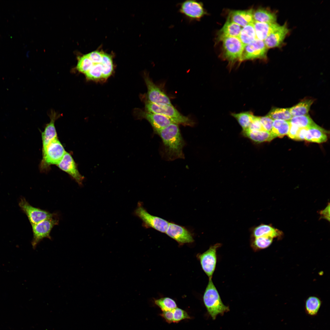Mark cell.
Instances as JSON below:
<instances>
[{
    "instance_id": "cell-1",
    "label": "cell",
    "mask_w": 330,
    "mask_h": 330,
    "mask_svg": "<svg viewBox=\"0 0 330 330\" xmlns=\"http://www.w3.org/2000/svg\"><path fill=\"white\" fill-rule=\"evenodd\" d=\"M154 133L162 140L164 156L166 160L172 161L184 158L183 149L185 143L178 124L172 123Z\"/></svg>"
},
{
    "instance_id": "cell-2",
    "label": "cell",
    "mask_w": 330,
    "mask_h": 330,
    "mask_svg": "<svg viewBox=\"0 0 330 330\" xmlns=\"http://www.w3.org/2000/svg\"><path fill=\"white\" fill-rule=\"evenodd\" d=\"M204 303L209 315L213 320L218 314L223 315L229 311L228 306L224 305L212 279L209 282L204 293Z\"/></svg>"
},
{
    "instance_id": "cell-3",
    "label": "cell",
    "mask_w": 330,
    "mask_h": 330,
    "mask_svg": "<svg viewBox=\"0 0 330 330\" xmlns=\"http://www.w3.org/2000/svg\"><path fill=\"white\" fill-rule=\"evenodd\" d=\"M145 109L148 112L165 116L178 125L192 127L195 124L193 120L182 115L172 105L157 104L147 101Z\"/></svg>"
},
{
    "instance_id": "cell-4",
    "label": "cell",
    "mask_w": 330,
    "mask_h": 330,
    "mask_svg": "<svg viewBox=\"0 0 330 330\" xmlns=\"http://www.w3.org/2000/svg\"><path fill=\"white\" fill-rule=\"evenodd\" d=\"M66 152L57 138L52 140L42 148V158L40 166L41 170H46L51 165H57Z\"/></svg>"
},
{
    "instance_id": "cell-5",
    "label": "cell",
    "mask_w": 330,
    "mask_h": 330,
    "mask_svg": "<svg viewBox=\"0 0 330 330\" xmlns=\"http://www.w3.org/2000/svg\"><path fill=\"white\" fill-rule=\"evenodd\" d=\"M134 213L142 221V225L145 227L151 228L160 232L165 233L169 222L161 218L150 214L141 203H138Z\"/></svg>"
},
{
    "instance_id": "cell-6",
    "label": "cell",
    "mask_w": 330,
    "mask_h": 330,
    "mask_svg": "<svg viewBox=\"0 0 330 330\" xmlns=\"http://www.w3.org/2000/svg\"><path fill=\"white\" fill-rule=\"evenodd\" d=\"M53 217L46 219L37 224L31 225L33 233V238L31 244L35 249L38 244L44 238L52 240L50 232L55 225L58 224L59 220Z\"/></svg>"
},
{
    "instance_id": "cell-7",
    "label": "cell",
    "mask_w": 330,
    "mask_h": 330,
    "mask_svg": "<svg viewBox=\"0 0 330 330\" xmlns=\"http://www.w3.org/2000/svg\"><path fill=\"white\" fill-rule=\"evenodd\" d=\"M225 58L231 62L240 60L244 46L238 37H227L222 39Z\"/></svg>"
},
{
    "instance_id": "cell-8",
    "label": "cell",
    "mask_w": 330,
    "mask_h": 330,
    "mask_svg": "<svg viewBox=\"0 0 330 330\" xmlns=\"http://www.w3.org/2000/svg\"><path fill=\"white\" fill-rule=\"evenodd\" d=\"M179 12L190 22L200 20L206 13L202 3L187 0L179 4Z\"/></svg>"
},
{
    "instance_id": "cell-9",
    "label": "cell",
    "mask_w": 330,
    "mask_h": 330,
    "mask_svg": "<svg viewBox=\"0 0 330 330\" xmlns=\"http://www.w3.org/2000/svg\"><path fill=\"white\" fill-rule=\"evenodd\" d=\"M267 49L263 41L256 38L252 42L244 46L240 61L266 59Z\"/></svg>"
},
{
    "instance_id": "cell-10",
    "label": "cell",
    "mask_w": 330,
    "mask_h": 330,
    "mask_svg": "<svg viewBox=\"0 0 330 330\" xmlns=\"http://www.w3.org/2000/svg\"><path fill=\"white\" fill-rule=\"evenodd\" d=\"M221 245V244L217 243L211 246L199 256L202 269L209 279H212L215 271L217 259V250Z\"/></svg>"
},
{
    "instance_id": "cell-11",
    "label": "cell",
    "mask_w": 330,
    "mask_h": 330,
    "mask_svg": "<svg viewBox=\"0 0 330 330\" xmlns=\"http://www.w3.org/2000/svg\"><path fill=\"white\" fill-rule=\"evenodd\" d=\"M19 206L27 216L31 225L52 218L55 215L46 210L33 207L24 198L21 199Z\"/></svg>"
},
{
    "instance_id": "cell-12",
    "label": "cell",
    "mask_w": 330,
    "mask_h": 330,
    "mask_svg": "<svg viewBox=\"0 0 330 330\" xmlns=\"http://www.w3.org/2000/svg\"><path fill=\"white\" fill-rule=\"evenodd\" d=\"M144 79L147 88V101L157 104L172 105L169 97L148 76H145Z\"/></svg>"
},
{
    "instance_id": "cell-13",
    "label": "cell",
    "mask_w": 330,
    "mask_h": 330,
    "mask_svg": "<svg viewBox=\"0 0 330 330\" xmlns=\"http://www.w3.org/2000/svg\"><path fill=\"white\" fill-rule=\"evenodd\" d=\"M57 166L61 170L69 174L79 185H82L84 177L79 172L75 161L69 153L65 152Z\"/></svg>"
},
{
    "instance_id": "cell-14",
    "label": "cell",
    "mask_w": 330,
    "mask_h": 330,
    "mask_svg": "<svg viewBox=\"0 0 330 330\" xmlns=\"http://www.w3.org/2000/svg\"><path fill=\"white\" fill-rule=\"evenodd\" d=\"M165 233L181 244L192 243L194 241L192 234L188 230L174 223L169 222Z\"/></svg>"
},
{
    "instance_id": "cell-15",
    "label": "cell",
    "mask_w": 330,
    "mask_h": 330,
    "mask_svg": "<svg viewBox=\"0 0 330 330\" xmlns=\"http://www.w3.org/2000/svg\"><path fill=\"white\" fill-rule=\"evenodd\" d=\"M289 32L285 23L278 25L273 31L264 41L267 49L278 47L282 44Z\"/></svg>"
},
{
    "instance_id": "cell-16",
    "label": "cell",
    "mask_w": 330,
    "mask_h": 330,
    "mask_svg": "<svg viewBox=\"0 0 330 330\" xmlns=\"http://www.w3.org/2000/svg\"><path fill=\"white\" fill-rule=\"evenodd\" d=\"M140 116L141 118L146 119L149 122L153 128L154 133L174 123L165 116L146 111H141Z\"/></svg>"
},
{
    "instance_id": "cell-17",
    "label": "cell",
    "mask_w": 330,
    "mask_h": 330,
    "mask_svg": "<svg viewBox=\"0 0 330 330\" xmlns=\"http://www.w3.org/2000/svg\"><path fill=\"white\" fill-rule=\"evenodd\" d=\"M250 232L251 237H252L267 236L273 238L277 237L280 239L283 234L281 231L275 228L271 225L263 224L252 227L250 229Z\"/></svg>"
},
{
    "instance_id": "cell-18",
    "label": "cell",
    "mask_w": 330,
    "mask_h": 330,
    "mask_svg": "<svg viewBox=\"0 0 330 330\" xmlns=\"http://www.w3.org/2000/svg\"><path fill=\"white\" fill-rule=\"evenodd\" d=\"M253 11L252 9L232 11L230 12L227 19L241 27H244L254 22Z\"/></svg>"
},
{
    "instance_id": "cell-19",
    "label": "cell",
    "mask_w": 330,
    "mask_h": 330,
    "mask_svg": "<svg viewBox=\"0 0 330 330\" xmlns=\"http://www.w3.org/2000/svg\"><path fill=\"white\" fill-rule=\"evenodd\" d=\"M328 131L315 123L308 127L305 140L310 142L322 143L328 139Z\"/></svg>"
},
{
    "instance_id": "cell-20",
    "label": "cell",
    "mask_w": 330,
    "mask_h": 330,
    "mask_svg": "<svg viewBox=\"0 0 330 330\" xmlns=\"http://www.w3.org/2000/svg\"><path fill=\"white\" fill-rule=\"evenodd\" d=\"M59 116L54 112H52L50 116V120L47 124L42 133V148L46 147L52 140L57 138L55 126V122Z\"/></svg>"
},
{
    "instance_id": "cell-21",
    "label": "cell",
    "mask_w": 330,
    "mask_h": 330,
    "mask_svg": "<svg viewBox=\"0 0 330 330\" xmlns=\"http://www.w3.org/2000/svg\"><path fill=\"white\" fill-rule=\"evenodd\" d=\"M242 133L244 136L257 144L266 141H270L274 138L270 132L264 130H247L242 131Z\"/></svg>"
},
{
    "instance_id": "cell-22",
    "label": "cell",
    "mask_w": 330,
    "mask_h": 330,
    "mask_svg": "<svg viewBox=\"0 0 330 330\" xmlns=\"http://www.w3.org/2000/svg\"><path fill=\"white\" fill-rule=\"evenodd\" d=\"M256 38L264 41L269 34L279 25L277 23H266L254 21L253 23Z\"/></svg>"
},
{
    "instance_id": "cell-23",
    "label": "cell",
    "mask_w": 330,
    "mask_h": 330,
    "mask_svg": "<svg viewBox=\"0 0 330 330\" xmlns=\"http://www.w3.org/2000/svg\"><path fill=\"white\" fill-rule=\"evenodd\" d=\"M241 29L240 26L227 19L219 32L218 39L221 41L227 37H238Z\"/></svg>"
},
{
    "instance_id": "cell-24",
    "label": "cell",
    "mask_w": 330,
    "mask_h": 330,
    "mask_svg": "<svg viewBox=\"0 0 330 330\" xmlns=\"http://www.w3.org/2000/svg\"><path fill=\"white\" fill-rule=\"evenodd\" d=\"M254 21L274 23H276L277 15L275 13L263 8L258 9L253 11Z\"/></svg>"
},
{
    "instance_id": "cell-25",
    "label": "cell",
    "mask_w": 330,
    "mask_h": 330,
    "mask_svg": "<svg viewBox=\"0 0 330 330\" xmlns=\"http://www.w3.org/2000/svg\"><path fill=\"white\" fill-rule=\"evenodd\" d=\"M290 123L289 121L281 120L273 121L271 133L274 138L282 137L287 135L289 130Z\"/></svg>"
},
{
    "instance_id": "cell-26",
    "label": "cell",
    "mask_w": 330,
    "mask_h": 330,
    "mask_svg": "<svg viewBox=\"0 0 330 330\" xmlns=\"http://www.w3.org/2000/svg\"><path fill=\"white\" fill-rule=\"evenodd\" d=\"M238 38L244 46L254 41L256 38L253 23L243 27Z\"/></svg>"
},
{
    "instance_id": "cell-27",
    "label": "cell",
    "mask_w": 330,
    "mask_h": 330,
    "mask_svg": "<svg viewBox=\"0 0 330 330\" xmlns=\"http://www.w3.org/2000/svg\"><path fill=\"white\" fill-rule=\"evenodd\" d=\"M313 102L312 100H305L289 108L292 117L307 115Z\"/></svg>"
},
{
    "instance_id": "cell-28",
    "label": "cell",
    "mask_w": 330,
    "mask_h": 330,
    "mask_svg": "<svg viewBox=\"0 0 330 330\" xmlns=\"http://www.w3.org/2000/svg\"><path fill=\"white\" fill-rule=\"evenodd\" d=\"M232 115L237 121L243 130L248 129L255 116L251 112H246L238 113H232Z\"/></svg>"
},
{
    "instance_id": "cell-29",
    "label": "cell",
    "mask_w": 330,
    "mask_h": 330,
    "mask_svg": "<svg viewBox=\"0 0 330 330\" xmlns=\"http://www.w3.org/2000/svg\"><path fill=\"white\" fill-rule=\"evenodd\" d=\"M251 245L255 251L266 248L272 244L273 238L267 236L251 237Z\"/></svg>"
},
{
    "instance_id": "cell-30",
    "label": "cell",
    "mask_w": 330,
    "mask_h": 330,
    "mask_svg": "<svg viewBox=\"0 0 330 330\" xmlns=\"http://www.w3.org/2000/svg\"><path fill=\"white\" fill-rule=\"evenodd\" d=\"M273 120H281L289 121L292 117L289 108H273L267 115Z\"/></svg>"
},
{
    "instance_id": "cell-31",
    "label": "cell",
    "mask_w": 330,
    "mask_h": 330,
    "mask_svg": "<svg viewBox=\"0 0 330 330\" xmlns=\"http://www.w3.org/2000/svg\"><path fill=\"white\" fill-rule=\"evenodd\" d=\"M102 68V78L106 79L112 74L113 70V65L111 56L103 53L102 60L101 63Z\"/></svg>"
},
{
    "instance_id": "cell-32",
    "label": "cell",
    "mask_w": 330,
    "mask_h": 330,
    "mask_svg": "<svg viewBox=\"0 0 330 330\" xmlns=\"http://www.w3.org/2000/svg\"><path fill=\"white\" fill-rule=\"evenodd\" d=\"M321 305V301L317 297H309L306 302V308L308 313L311 315L316 314Z\"/></svg>"
},
{
    "instance_id": "cell-33",
    "label": "cell",
    "mask_w": 330,
    "mask_h": 330,
    "mask_svg": "<svg viewBox=\"0 0 330 330\" xmlns=\"http://www.w3.org/2000/svg\"><path fill=\"white\" fill-rule=\"evenodd\" d=\"M289 121L299 128H308L315 123L308 115L292 117Z\"/></svg>"
},
{
    "instance_id": "cell-34",
    "label": "cell",
    "mask_w": 330,
    "mask_h": 330,
    "mask_svg": "<svg viewBox=\"0 0 330 330\" xmlns=\"http://www.w3.org/2000/svg\"><path fill=\"white\" fill-rule=\"evenodd\" d=\"M155 303L163 311L171 310L177 307L175 301L169 297H164L155 300Z\"/></svg>"
},
{
    "instance_id": "cell-35",
    "label": "cell",
    "mask_w": 330,
    "mask_h": 330,
    "mask_svg": "<svg viewBox=\"0 0 330 330\" xmlns=\"http://www.w3.org/2000/svg\"><path fill=\"white\" fill-rule=\"evenodd\" d=\"M85 74L86 78L89 80H97L102 78V68L101 64H94Z\"/></svg>"
},
{
    "instance_id": "cell-36",
    "label": "cell",
    "mask_w": 330,
    "mask_h": 330,
    "mask_svg": "<svg viewBox=\"0 0 330 330\" xmlns=\"http://www.w3.org/2000/svg\"><path fill=\"white\" fill-rule=\"evenodd\" d=\"M94 64L86 54L79 58L76 68L79 72L85 74L89 70Z\"/></svg>"
},
{
    "instance_id": "cell-37",
    "label": "cell",
    "mask_w": 330,
    "mask_h": 330,
    "mask_svg": "<svg viewBox=\"0 0 330 330\" xmlns=\"http://www.w3.org/2000/svg\"><path fill=\"white\" fill-rule=\"evenodd\" d=\"M173 314V323H177L184 319H190V317L185 310L178 308L172 310Z\"/></svg>"
},
{
    "instance_id": "cell-38",
    "label": "cell",
    "mask_w": 330,
    "mask_h": 330,
    "mask_svg": "<svg viewBox=\"0 0 330 330\" xmlns=\"http://www.w3.org/2000/svg\"><path fill=\"white\" fill-rule=\"evenodd\" d=\"M259 120L264 130L271 132L273 120L267 115L259 117Z\"/></svg>"
},
{
    "instance_id": "cell-39",
    "label": "cell",
    "mask_w": 330,
    "mask_h": 330,
    "mask_svg": "<svg viewBox=\"0 0 330 330\" xmlns=\"http://www.w3.org/2000/svg\"><path fill=\"white\" fill-rule=\"evenodd\" d=\"M94 64H101L102 60L103 53L98 51H94L86 54Z\"/></svg>"
},
{
    "instance_id": "cell-40",
    "label": "cell",
    "mask_w": 330,
    "mask_h": 330,
    "mask_svg": "<svg viewBox=\"0 0 330 330\" xmlns=\"http://www.w3.org/2000/svg\"><path fill=\"white\" fill-rule=\"evenodd\" d=\"M247 130H264L260 121L259 117L255 116L253 119Z\"/></svg>"
},
{
    "instance_id": "cell-41",
    "label": "cell",
    "mask_w": 330,
    "mask_h": 330,
    "mask_svg": "<svg viewBox=\"0 0 330 330\" xmlns=\"http://www.w3.org/2000/svg\"><path fill=\"white\" fill-rule=\"evenodd\" d=\"M299 128L297 126L290 123L289 130L287 134L288 137L292 139L295 140Z\"/></svg>"
},
{
    "instance_id": "cell-42",
    "label": "cell",
    "mask_w": 330,
    "mask_h": 330,
    "mask_svg": "<svg viewBox=\"0 0 330 330\" xmlns=\"http://www.w3.org/2000/svg\"><path fill=\"white\" fill-rule=\"evenodd\" d=\"M160 315L167 323H170L173 322V314L172 310L163 311L160 314Z\"/></svg>"
},
{
    "instance_id": "cell-43",
    "label": "cell",
    "mask_w": 330,
    "mask_h": 330,
    "mask_svg": "<svg viewBox=\"0 0 330 330\" xmlns=\"http://www.w3.org/2000/svg\"><path fill=\"white\" fill-rule=\"evenodd\" d=\"M308 128H300L295 140L298 141L304 140Z\"/></svg>"
},
{
    "instance_id": "cell-44",
    "label": "cell",
    "mask_w": 330,
    "mask_h": 330,
    "mask_svg": "<svg viewBox=\"0 0 330 330\" xmlns=\"http://www.w3.org/2000/svg\"><path fill=\"white\" fill-rule=\"evenodd\" d=\"M321 218L324 219L328 221H330V205L329 203L323 210L320 212Z\"/></svg>"
}]
</instances>
